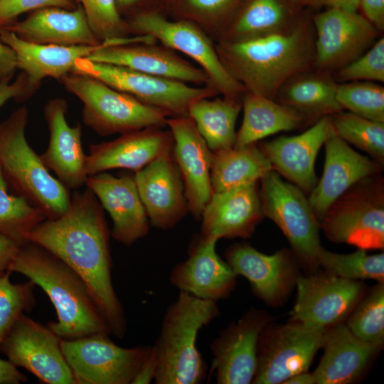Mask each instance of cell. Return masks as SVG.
<instances>
[{"mask_svg": "<svg viewBox=\"0 0 384 384\" xmlns=\"http://www.w3.org/2000/svg\"><path fill=\"white\" fill-rule=\"evenodd\" d=\"M379 31H384V0H359L358 10Z\"/></svg>", "mask_w": 384, "mask_h": 384, "instance_id": "7dc6e473", "label": "cell"}, {"mask_svg": "<svg viewBox=\"0 0 384 384\" xmlns=\"http://www.w3.org/2000/svg\"><path fill=\"white\" fill-rule=\"evenodd\" d=\"M11 272L9 270L0 276V346L20 316L36 304L35 283L29 279L14 284L10 280Z\"/></svg>", "mask_w": 384, "mask_h": 384, "instance_id": "60d3db41", "label": "cell"}, {"mask_svg": "<svg viewBox=\"0 0 384 384\" xmlns=\"http://www.w3.org/2000/svg\"><path fill=\"white\" fill-rule=\"evenodd\" d=\"M292 321L325 328L339 323L360 300L361 283L331 274L299 277Z\"/></svg>", "mask_w": 384, "mask_h": 384, "instance_id": "2e32d148", "label": "cell"}, {"mask_svg": "<svg viewBox=\"0 0 384 384\" xmlns=\"http://www.w3.org/2000/svg\"><path fill=\"white\" fill-rule=\"evenodd\" d=\"M158 362L153 346L151 351L140 366L132 384H149L154 380Z\"/></svg>", "mask_w": 384, "mask_h": 384, "instance_id": "681fc988", "label": "cell"}, {"mask_svg": "<svg viewBox=\"0 0 384 384\" xmlns=\"http://www.w3.org/2000/svg\"><path fill=\"white\" fill-rule=\"evenodd\" d=\"M139 0H117L119 4L124 6H129L136 4Z\"/></svg>", "mask_w": 384, "mask_h": 384, "instance_id": "9f6ffc18", "label": "cell"}, {"mask_svg": "<svg viewBox=\"0 0 384 384\" xmlns=\"http://www.w3.org/2000/svg\"><path fill=\"white\" fill-rule=\"evenodd\" d=\"M324 7H332L348 11H358L359 0H325Z\"/></svg>", "mask_w": 384, "mask_h": 384, "instance_id": "f5cc1de1", "label": "cell"}, {"mask_svg": "<svg viewBox=\"0 0 384 384\" xmlns=\"http://www.w3.org/2000/svg\"><path fill=\"white\" fill-rule=\"evenodd\" d=\"M243 0H184L195 21L211 39L218 40L230 23Z\"/></svg>", "mask_w": 384, "mask_h": 384, "instance_id": "b9f144b4", "label": "cell"}, {"mask_svg": "<svg viewBox=\"0 0 384 384\" xmlns=\"http://www.w3.org/2000/svg\"><path fill=\"white\" fill-rule=\"evenodd\" d=\"M58 81L82 102L83 123L100 136L166 125L167 112L96 78L70 73Z\"/></svg>", "mask_w": 384, "mask_h": 384, "instance_id": "8992f818", "label": "cell"}, {"mask_svg": "<svg viewBox=\"0 0 384 384\" xmlns=\"http://www.w3.org/2000/svg\"><path fill=\"white\" fill-rule=\"evenodd\" d=\"M110 334L62 339L61 348L76 384H132L151 346L124 348Z\"/></svg>", "mask_w": 384, "mask_h": 384, "instance_id": "30bf717a", "label": "cell"}, {"mask_svg": "<svg viewBox=\"0 0 384 384\" xmlns=\"http://www.w3.org/2000/svg\"><path fill=\"white\" fill-rule=\"evenodd\" d=\"M27 377L9 361L0 358V384H19L27 382Z\"/></svg>", "mask_w": 384, "mask_h": 384, "instance_id": "816d5d0a", "label": "cell"}, {"mask_svg": "<svg viewBox=\"0 0 384 384\" xmlns=\"http://www.w3.org/2000/svg\"><path fill=\"white\" fill-rule=\"evenodd\" d=\"M326 237L358 249L384 247V180L380 174L349 188L329 208L319 222Z\"/></svg>", "mask_w": 384, "mask_h": 384, "instance_id": "52a82bcc", "label": "cell"}, {"mask_svg": "<svg viewBox=\"0 0 384 384\" xmlns=\"http://www.w3.org/2000/svg\"><path fill=\"white\" fill-rule=\"evenodd\" d=\"M166 125L174 138V159L183 180L188 210L199 220L213 193V152L189 116L169 117Z\"/></svg>", "mask_w": 384, "mask_h": 384, "instance_id": "e0dca14e", "label": "cell"}, {"mask_svg": "<svg viewBox=\"0 0 384 384\" xmlns=\"http://www.w3.org/2000/svg\"><path fill=\"white\" fill-rule=\"evenodd\" d=\"M46 7H60L73 9L71 0H0V28L16 22L22 14Z\"/></svg>", "mask_w": 384, "mask_h": 384, "instance_id": "f6af8a7d", "label": "cell"}, {"mask_svg": "<svg viewBox=\"0 0 384 384\" xmlns=\"http://www.w3.org/2000/svg\"><path fill=\"white\" fill-rule=\"evenodd\" d=\"M68 109L65 99L56 97L47 101L43 112L50 137L46 150L39 156L55 178L70 191H74L85 185L88 177L87 155L82 145L81 124H68Z\"/></svg>", "mask_w": 384, "mask_h": 384, "instance_id": "d6986e66", "label": "cell"}, {"mask_svg": "<svg viewBox=\"0 0 384 384\" xmlns=\"http://www.w3.org/2000/svg\"><path fill=\"white\" fill-rule=\"evenodd\" d=\"M260 181L265 217L280 228L300 261L310 267L318 266L320 226L305 193L274 169Z\"/></svg>", "mask_w": 384, "mask_h": 384, "instance_id": "8fae6325", "label": "cell"}, {"mask_svg": "<svg viewBox=\"0 0 384 384\" xmlns=\"http://www.w3.org/2000/svg\"><path fill=\"white\" fill-rule=\"evenodd\" d=\"M324 145L323 174L308 198L319 223L331 205L349 188L382 171V164L356 152L335 131Z\"/></svg>", "mask_w": 384, "mask_h": 384, "instance_id": "cb8c5ba5", "label": "cell"}, {"mask_svg": "<svg viewBox=\"0 0 384 384\" xmlns=\"http://www.w3.org/2000/svg\"><path fill=\"white\" fill-rule=\"evenodd\" d=\"M336 99L343 110L366 119L384 122V87L379 82L338 83Z\"/></svg>", "mask_w": 384, "mask_h": 384, "instance_id": "ab89813d", "label": "cell"}, {"mask_svg": "<svg viewBox=\"0 0 384 384\" xmlns=\"http://www.w3.org/2000/svg\"><path fill=\"white\" fill-rule=\"evenodd\" d=\"M325 8L312 14L314 68L333 74L368 50L381 32L358 11Z\"/></svg>", "mask_w": 384, "mask_h": 384, "instance_id": "7c38bea8", "label": "cell"}, {"mask_svg": "<svg viewBox=\"0 0 384 384\" xmlns=\"http://www.w3.org/2000/svg\"><path fill=\"white\" fill-rule=\"evenodd\" d=\"M28 42L63 46H97L85 13L78 5L73 9L46 7L35 10L21 21L5 27Z\"/></svg>", "mask_w": 384, "mask_h": 384, "instance_id": "83f0119b", "label": "cell"}, {"mask_svg": "<svg viewBox=\"0 0 384 384\" xmlns=\"http://www.w3.org/2000/svg\"><path fill=\"white\" fill-rule=\"evenodd\" d=\"M75 1L84 10L92 32L101 43L126 38L129 33L116 0Z\"/></svg>", "mask_w": 384, "mask_h": 384, "instance_id": "7bdbcfd3", "label": "cell"}, {"mask_svg": "<svg viewBox=\"0 0 384 384\" xmlns=\"http://www.w3.org/2000/svg\"><path fill=\"white\" fill-rule=\"evenodd\" d=\"M336 134L347 143L384 163V122L366 119L344 110L331 116Z\"/></svg>", "mask_w": 384, "mask_h": 384, "instance_id": "8d00e7d4", "label": "cell"}, {"mask_svg": "<svg viewBox=\"0 0 384 384\" xmlns=\"http://www.w3.org/2000/svg\"><path fill=\"white\" fill-rule=\"evenodd\" d=\"M85 186L112 218L115 240L129 247L148 234L150 223L134 176L101 172L89 176Z\"/></svg>", "mask_w": 384, "mask_h": 384, "instance_id": "ffe728a7", "label": "cell"}, {"mask_svg": "<svg viewBox=\"0 0 384 384\" xmlns=\"http://www.w3.org/2000/svg\"><path fill=\"white\" fill-rule=\"evenodd\" d=\"M318 265L329 274L348 279H372L383 282L384 254L368 255L358 249L350 254L329 252L322 247L317 256Z\"/></svg>", "mask_w": 384, "mask_h": 384, "instance_id": "74e56055", "label": "cell"}, {"mask_svg": "<svg viewBox=\"0 0 384 384\" xmlns=\"http://www.w3.org/2000/svg\"><path fill=\"white\" fill-rule=\"evenodd\" d=\"M140 198L153 227L167 230L186 215L183 180L172 152L152 161L134 175Z\"/></svg>", "mask_w": 384, "mask_h": 384, "instance_id": "ac0fdd59", "label": "cell"}, {"mask_svg": "<svg viewBox=\"0 0 384 384\" xmlns=\"http://www.w3.org/2000/svg\"><path fill=\"white\" fill-rule=\"evenodd\" d=\"M321 361L313 373L317 384H346L363 371L380 347L356 337L347 325L337 323L326 330Z\"/></svg>", "mask_w": 384, "mask_h": 384, "instance_id": "4dcf8cb0", "label": "cell"}, {"mask_svg": "<svg viewBox=\"0 0 384 384\" xmlns=\"http://www.w3.org/2000/svg\"><path fill=\"white\" fill-rule=\"evenodd\" d=\"M338 85L333 74L313 69L289 78L274 100L298 112L307 123H314L344 110L336 99Z\"/></svg>", "mask_w": 384, "mask_h": 384, "instance_id": "1f68e13d", "label": "cell"}, {"mask_svg": "<svg viewBox=\"0 0 384 384\" xmlns=\"http://www.w3.org/2000/svg\"><path fill=\"white\" fill-rule=\"evenodd\" d=\"M273 168L255 143L213 153L210 171L213 192L258 182Z\"/></svg>", "mask_w": 384, "mask_h": 384, "instance_id": "836d02e7", "label": "cell"}, {"mask_svg": "<svg viewBox=\"0 0 384 384\" xmlns=\"http://www.w3.org/2000/svg\"><path fill=\"white\" fill-rule=\"evenodd\" d=\"M16 69L14 53L0 39V81L12 80Z\"/></svg>", "mask_w": 384, "mask_h": 384, "instance_id": "f907efd6", "label": "cell"}, {"mask_svg": "<svg viewBox=\"0 0 384 384\" xmlns=\"http://www.w3.org/2000/svg\"><path fill=\"white\" fill-rule=\"evenodd\" d=\"M225 257L236 275L245 277L254 292L265 302H278L286 294L294 271L288 250L269 255L247 243H240L228 248Z\"/></svg>", "mask_w": 384, "mask_h": 384, "instance_id": "4316f807", "label": "cell"}, {"mask_svg": "<svg viewBox=\"0 0 384 384\" xmlns=\"http://www.w3.org/2000/svg\"><path fill=\"white\" fill-rule=\"evenodd\" d=\"M283 383L285 384H314L315 378L313 373H307V371L302 372L298 374H296Z\"/></svg>", "mask_w": 384, "mask_h": 384, "instance_id": "db71d44e", "label": "cell"}, {"mask_svg": "<svg viewBox=\"0 0 384 384\" xmlns=\"http://www.w3.org/2000/svg\"><path fill=\"white\" fill-rule=\"evenodd\" d=\"M32 95L26 75L23 72L14 81H0V108L11 100L20 102L28 99Z\"/></svg>", "mask_w": 384, "mask_h": 384, "instance_id": "bcb514c9", "label": "cell"}, {"mask_svg": "<svg viewBox=\"0 0 384 384\" xmlns=\"http://www.w3.org/2000/svg\"><path fill=\"white\" fill-rule=\"evenodd\" d=\"M9 271L23 274L46 292L58 316L57 321L47 326L61 338L99 332L111 334L84 280L44 247L31 242L21 245Z\"/></svg>", "mask_w": 384, "mask_h": 384, "instance_id": "3957f363", "label": "cell"}, {"mask_svg": "<svg viewBox=\"0 0 384 384\" xmlns=\"http://www.w3.org/2000/svg\"><path fill=\"white\" fill-rule=\"evenodd\" d=\"M217 240L198 235L192 241L186 260L172 269L170 283L181 292L218 302L228 297L236 285V274L217 254Z\"/></svg>", "mask_w": 384, "mask_h": 384, "instance_id": "44dd1931", "label": "cell"}, {"mask_svg": "<svg viewBox=\"0 0 384 384\" xmlns=\"http://www.w3.org/2000/svg\"><path fill=\"white\" fill-rule=\"evenodd\" d=\"M110 237L103 208L86 187L82 191H73L69 206L61 216L38 223L26 240L55 255L80 276L111 334L122 338L127 322L112 284Z\"/></svg>", "mask_w": 384, "mask_h": 384, "instance_id": "6da1fadb", "label": "cell"}, {"mask_svg": "<svg viewBox=\"0 0 384 384\" xmlns=\"http://www.w3.org/2000/svg\"><path fill=\"white\" fill-rule=\"evenodd\" d=\"M334 132L331 116H325L300 134L278 137L260 147L274 170L310 193L318 182L314 169L317 154Z\"/></svg>", "mask_w": 384, "mask_h": 384, "instance_id": "603a6c76", "label": "cell"}, {"mask_svg": "<svg viewBox=\"0 0 384 384\" xmlns=\"http://www.w3.org/2000/svg\"><path fill=\"white\" fill-rule=\"evenodd\" d=\"M346 324L359 339L381 347L384 339V285L380 282L356 305Z\"/></svg>", "mask_w": 384, "mask_h": 384, "instance_id": "f35d334b", "label": "cell"}, {"mask_svg": "<svg viewBox=\"0 0 384 384\" xmlns=\"http://www.w3.org/2000/svg\"><path fill=\"white\" fill-rule=\"evenodd\" d=\"M313 12L306 9L297 27L286 34L240 43L216 41L222 65L245 92L274 100L289 78L315 69Z\"/></svg>", "mask_w": 384, "mask_h": 384, "instance_id": "7a4b0ae2", "label": "cell"}, {"mask_svg": "<svg viewBox=\"0 0 384 384\" xmlns=\"http://www.w3.org/2000/svg\"><path fill=\"white\" fill-rule=\"evenodd\" d=\"M20 247L16 241L0 233V276L9 270Z\"/></svg>", "mask_w": 384, "mask_h": 384, "instance_id": "c3c4849f", "label": "cell"}, {"mask_svg": "<svg viewBox=\"0 0 384 384\" xmlns=\"http://www.w3.org/2000/svg\"><path fill=\"white\" fill-rule=\"evenodd\" d=\"M220 314L217 302L179 291L165 311L153 345L158 366L156 384H200L208 377L207 364L197 348L201 329Z\"/></svg>", "mask_w": 384, "mask_h": 384, "instance_id": "277c9868", "label": "cell"}, {"mask_svg": "<svg viewBox=\"0 0 384 384\" xmlns=\"http://www.w3.org/2000/svg\"><path fill=\"white\" fill-rule=\"evenodd\" d=\"M267 318L251 309L237 321L220 331L212 341L210 375L218 384H248L257 366L259 338Z\"/></svg>", "mask_w": 384, "mask_h": 384, "instance_id": "9a60e30c", "label": "cell"}, {"mask_svg": "<svg viewBox=\"0 0 384 384\" xmlns=\"http://www.w3.org/2000/svg\"><path fill=\"white\" fill-rule=\"evenodd\" d=\"M171 131L151 127L121 134L117 139L90 146L87 155L89 176L110 169L137 172L159 156L173 151Z\"/></svg>", "mask_w": 384, "mask_h": 384, "instance_id": "484cf974", "label": "cell"}, {"mask_svg": "<svg viewBox=\"0 0 384 384\" xmlns=\"http://www.w3.org/2000/svg\"><path fill=\"white\" fill-rule=\"evenodd\" d=\"M0 39L14 53L16 68L27 78L33 94L46 78L58 80L71 73L78 59L87 57L101 45L63 46L28 42L0 28Z\"/></svg>", "mask_w": 384, "mask_h": 384, "instance_id": "f1b7e54d", "label": "cell"}, {"mask_svg": "<svg viewBox=\"0 0 384 384\" xmlns=\"http://www.w3.org/2000/svg\"><path fill=\"white\" fill-rule=\"evenodd\" d=\"M326 329L298 321L271 331L265 328L259 338L257 366L252 383H283L307 371L316 351L322 347Z\"/></svg>", "mask_w": 384, "mask_h": 384, "instance_id": "4fadbf2b", "label": "cell"}, {"mask_svg": "<svg viewBox=\"0 0 384 384\" xmlns=\"http://www.w3.org/2000/svg\"><path fill=\"white\" fill-rule=\"evenodd\" d=\"M201 217L203 238L251 237L265 217L257 182L213 193Z\"/></svg>", "mask_w": 384, "mask_h": 384, "instance_id": "d4e9b609", "label": "cell"}, {"mask_svg": "<svg viewBox=\"0 0 384 384\" xmlns=\"http://www.w3.org/2000/svg\"><path fill=\"white\" fill-rule=\"evenodd\" d=\"M305 10L289 0H243L218 40L240 43L290 33Z\"/></svg>", "mask_w": 384, "mask_h": 384, "instance_id": "f546056e", "label": "cell"}, {"mask_svg": "<svg viewBox=\"0 0 384 384\" xmlns=\"http://www.w3.org/2000/svg\"><path fill=\"white\" fill-rule=\"evenodd\" d=\"M71 73L96 78L146 105L165 111L169 117L188 116V109L193 102L219 94L208 85L191 87L178 80L145 74L123 66L92 61L85 58L76 61Z\"/></svg>", "mask_w": 384, "mask_h": 384, "instance_id": "9c48e42d", "label": "cell"}, {"mask_svg": "<svg viewBox=\"0 0 384 384\" xmlns=\"http://www.w3.org/2000/svg\"><path fill=\"white\" fill-rule=\"evenodd\" d=\"M46 219L43 213L23 196L10 193L0 168V233L21 245L29 232Z\"/></svg>", "mask_w": 384, "mask_h": 384, "instance_id": "d590c367", "label": "cell"}, {"mask_svg": "<svg viewBox=\"0 0 384 384\" xmlns=\"http://www.w3.org/2000/svg\"><path fill=\"white\" fill-rule=\"evenodd\" d=\"M210 98L193 102L188 109V116L209 149L215 153L234 147L235 124L242 109V102L224 97Z\"/></svg>", "mask_w": 384, "mask_h": 384, "instance_id": "e575fe53", "label": "cell"}, {"mask_svg": "<svg viewBox=\"0 0 384 384\" xmlns=\"http://www.w3.org/2000/svg\"><path fill=\"white\" fill-rule=\"evenodd\" d=\"M294 4L303 9L317 11L324 7L325 0H289Z\"/></svg>", "mask_w": 384, "mask_h": 384, "instance_id": "11a10c76", "label": "cell"}, {"mask_svg": "<svg viewBox=\"0 0 384 384\" xmlns=\"http://www.w3.org/2000/svg\"><path fill=\"white\" fill-rule=\"evenodd\" d=\"M63 338L22 314L4 338L0 352L47 384H76L61 348Z\"/></svg>", "mask_w": 384, "mask_h": 384, "instance_id": "5bb4252c", "label": "cell"}, {"mask_svg": "<svg viewBox=\"0 0 384 384\" xmlns=\"http://www.w3.org/2000/svg\"><path fill=\"white\" fill-rule=\"evenodd\" d=\"M127 25L129 33L149 36L185 54L208 75L210 86L219 94L241 100L244 87L225 70L212 39L196 24L186 20L170 21L157 12L146 11L134 16Z\"/></svg>", "mask_w": 384, "mask_h": 384, "instance_id": "ba28073f", "label": "cell"}, {"mask_svg": "<svg viewBox=\"0 0 384 384\" xmlns=\"http://www.w3.org/2000/svg\"><path fill=\"white\" fill-rule=\"evenodd\" d=\"M25 105L0 122V168L9 188L41 210L46 219H55L68 209L70 191L43 164L29 145Z\"/></svg>", "mask_w": 384, "mask_h": 384, "instance_id": "5b68a950", "label": "cell"}, {"mask_svg": "<svg viewBox=\"0 0 384 384\" xmlns=\"http://www.w3.org/2000/svg\"><path fill=\"white\" fill-rule=\"evenodd\" d=\"M338 83L353 81L384 82V38L380 36L363 54L333 73Z\"/></svg>", "mask_w": 384, "mask_h": 384, "instance_id": "ee69618b", "label": "cell"}, {"mask_svg": "<svg viewBox=\"0 0 384 384\" xmlns=\"http://www.w3.org/2000/svg\"><path fill=\"white\" fill-rule=\"evenodd\" d=\"M85 58L126 67L145 74L199 86H210L208 75L199 67L154 43L101 45Z\"/></svg>", "mask_w": 384, "mask_h": 384, "instance_id": "7402d4cb", "label": "cell"}, {"mask_svg": "<svg viewBox=\"0 0 384 384\" xmlns=\"http://www.w3.org/2000/svg\"><path fill=\"white\" fill-rule=\"evenodd\" d=\"M243 119L234 147L256 143L266 137L303 127L305 118L274 100L245 92L241 99Z\"/></svg>", "mask_w": 384, "mask_h": 384, "instance_id": "d6a6232c", "label": "cell"}]
</instances>
